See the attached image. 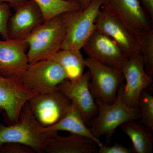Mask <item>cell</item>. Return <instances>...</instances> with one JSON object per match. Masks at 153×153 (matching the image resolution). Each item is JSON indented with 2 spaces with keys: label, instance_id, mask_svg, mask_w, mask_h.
Segmentation results:
<instances>
[{
  "label": "cell",
  "instance_id": "4316f807",
  "mask_svg": "<svg viewBox=\"0 0 153 153\" xmlns=\"http://www.w3.org/2000/svg\"><path fill=\"white\" fill-rule=\"evenodd\" d=\"M80 4L81 10L85 9L89 5L91 0H76Z\"/></svg>",
  "mask_w": 153,
  "mask_h": 153
},
{
  "label": "cell",
  "instance_id": "83f0119b",
  "mask_svg": "<svg viewBox=\"0 0 153 153\" xmlns=\"http://www.w3.org/2000/svg\"><path fill=\"white\" fill-rule=\"evenodd\" d=\"M27 0H12L11 6L12 7L15 8L20 4H22Z\"/></svg>",
  "mask_w": 153,
  "mask_h": 153
},
{
  "label": "cell",
  "instance_id": "4fadbf2b",
  "mask_svg": "<svg viewBox=\"0 0 153 153\" xmlns=\"http://www.w3.org/2000/svg\"><path fill=\"white\" fill-rule=\"evenodd\" d=\"M28 49L25 39L0 41V75L20 78L29 64Z\"/></svg>",
  "mask_w": 153,
  "mask_h": 153
},
{
  "label": "cell",
  "instance_id": "e0dca14e",
  "mask_svg": "<svg viewBox=\"0 0 153 153\" xmlns=\"http://www.w3.org/2000/svg\"><path fill=\"white\" fill-rule=\"evenodd\" d=\"M42 131L58 132V131L68 132L93 140L98 145L99 147L102 144L98 138L91 133L90 129L87 127L82 114L74 102H71L67 112L63 118L54 125L42 127Z\"/></svg>",
  "mask_w": 153,
  "mask_h": 153
},
{
  "label": "cell",
  "instance_id": "d4e9b609",
  "mask_svg": "<svg viewBox=\"0 0 153 153\" xmlns=\"http://www.w3.org/2000/svg\"><path fill=\"white\" fill-rule=\"evenodd\" d=\"M134 152L131 149L118 143L110 146H106L103 144L99 147L97 153H132Z\"/></svg>",
  "mask_w": 153,
  "mask_h": 153
},
{
  "label": "cell",
  "instance_id": "5bb4252c",
  "mask_svg": "<svg viewBox=\"0 0 153 153\" xmlns=\"http://www.w3.org/2000/svg\"><path fill=\"white\" fill-rule=\"evenodd\" d=\"M95 29L115 41L128 59L142 55L136 38L118 20L102 9L96 22Z\"/></svg>",
  "mask_w": 153,
  "mask_h": 153
},
{
  "label": "cell",
  "instance_id": "7a4b0ae2",
  "mask_svg": "<svg viewBox=\"0 0 153 153\" xmlns=\"http://www.w3.org/2000/svg\"><path fill=\"white\" fill-rule=\"evenodd\" d=\"M42 127L27 102L22 108L16 123L6 126L0 121V145L6 143H21L30 146L36 153H44L49 138L58 132H44Z\"/></svg>",
  "mask_w": 153,
  "mask_h": 153
},
{
  "label": "cell",
  "instance_id": "ac0fdd59",
  "mask_svg": "<svg viewBox=\"0 0 153 153\" xmlns=\"http://www.w3.org/2000/svg\"><path fill=\"white\" fill-rule=\"evenodd\" d=\"M120 126L131 141L134 152H152L153 130L150 128L139 120L128 121Z\"/></svg>",
  "mask_w": 153,
  "mask_h": 153
},
{
  "label": "cell",
  "instance_id": "ffe728a7",
  "mask_svg": "<svg viewBox=\"0 0 153 153\" xmlns=\"http://www.w3.org/2000/svg\"><path fill=\"white\" fill-rule=\"evenodd\" d=\"M41 11L44 22L68 13L81 10L77 1L65 0H33Z\"/></svg>",
  "mask_w": 153,
  "mask_h": 153
},
{
  "label": "cell",
  "instance_id": "44dd1931",
  "mask_svg": "<svg viewBox=\"0 0 153 153\" xmlns=\"http://www.w3.org/2000/svg\"><path fill=\"white\" fill-rule=\"evenodd\" d=\"M138 108L140 111L139 120L153 131V97L146 89L140 94Z\"/></svg>",
  "mask_w": 153,
  "mask_h": 153
},
{
  "label": "cell",
  "instance_id": "9a60e30c",
  "mask_svg": "<svg viewBox=\"0 0 153 153\" xmlns=\"http://www.w3.org/2000/svg\"><path fill=\"white\" fill-rule=\"evenodd\" d=\"M8 24L9 39H25L44 22L41 11L33 0H27L14 8Z\"/></svg>",
  "mask_w": 153,
  "mask_h": 153
},
{
  "label": "cell",
  "instance_id": "484cf974",
  "mask_svg": "<svg viewBox=\"0 0 153 153\" xmlns=\"http://www.w3.org/2000/svg\"><path fill=\"white\" fill-rule=\"evenodd\" d=\"M144 8L146 11L150 18L151 21L153 22V0H141Z\"/></svg>",
  "mask_w": 153,
  "mask_h": 153
},
{
  "label": "cell",
  "instance_id": "30bf717a",
  "mask_svg": "<svg viewBox=\"0 0 153 153\" xmlns=\"http://www.w3.org/2000/svg\"><path fill=\"white\" fill-rule=\"evenodd\" d=\"M102 0H91L83 10L76 11L61 49H82L95 30Z\"/></svg>",
  "mask_w": 153,
  "mask_h": 153
},
{
  "label": "cell",
  "instance_id": "ba28073f",
  "mask_svg": "<svg viewBox=\"0 0 153 153\" xmlns=\"http://www.w3.org/2000/svg\"><path fill=\"white\" fill-rule=\"evenodd\" d=\"M37 94L26 87L19 77L0 75V112L4 111L9 125L18 122L22 108Z\"/></svg>",
  "mask_w": 153,
  "mask_h": 153
},
{
  "label": "cell",
  "instance_id": "3957f363",
  "mask_svg": "<svg viewBox=\"0 0 153 153\" xmlns=\"http://www.w3.org/2000/svg\"><path fill=\"white\" fill-rule=\"evenodd\" d=\"M101 9L122 23L140 45L145 32L152 28V22L139 0H102Z\"/></svg>",
  "mask_w": 153,
  "mask_h": 153
},
{
  "label": "cell",
  "instance_id": "6da1fadb",
  "mask_svg": "<svg viewBox=\"0 0 153 153\" xmlns=\"http://www.w3.org/2000/svg\"><path fill=\"white\" fill-rule=\"evenodd\" d=\"M76 11L44 22L25 38L29 64L49 59L61 49Z\"/></svg>",
  "mask_w": 153,
  "mask_h": 153
},
{
  "label": "cell",
  "instance_id": "cb8c5ba5",
  "mask_svg": "<svg viewBox=\"0 0 153 153\" xmlns=\"http://www.w3.org/2000/svg\"><path fill=\"white\" fill-rule=\"evenodd\" d=\"M27 145L16 142L6 143L0 145V153H36Z\"/></svg>",
  "mask_w": 153,
  "mask_h": 153
},
{
  "label": "cell",
  "instance_id": "9c48e42d",
  "mask_svg": "<svg viewBox=\"0 0 153 153\" xmlns=\"http://www.w3.org/2000/svg\"><path fill=\"white\" fill-rule=\"evenodd\" d=\"M36 120L43 127L54 125L66 114L71 101L58 90L38 94L28 101Z\"/></svg>",
  "mask_w": 153,
  "mask_h": 153
},
{
  "label": "cell",
  "instance_id": "7402d4cb",
  "mask_svg": "<svg viewBox=\"0 0 153 153\" xmlns=\"http://www.w3.org/2000/svg\"><path fill=\"white\" fill-rule=\"evenodd\" d=\"M142 55L144 63L145 71L150 76H153V30H147L143 34L140 43Z\"/></svg>",
  "mask_w": 153,
  "mask_h": 153
},
{
  "label": "cell",
  "instance_id": "8fae6325",
  "mask_svg": "<svg viewBox=\"0 0 153 153\" xmlns=\"http://www.w3.org/2000/svg\"><path fill=\"white\" fill-rule=\"evenodd\" d=\"M89 70L77 80L66 79L58 85L57 90L64 94L79 108L86 125L91 123L98 112V106L91 93Z\"/></svg>",
  "mask_w": 153,
  "mask_h": 153
},
{
  "label": "cell",
  "instance_id": "52a82bcc",
  "mask_svg": "<svg viewBox=\"0 0 153 153\" xmlns=\"http://www.w3.org/2000/svg\"><path fill=\"white\" fill-rule=\"evenodd\" d=\"M122 71L126 83L120 85L117 94L127 106L138 108L140 94L153 83L152 76L145 71L142 55L128 58Z\"/></svg>",
  "mask_w": 153,
  "mask_h": 153
},
{
  "label": "cell",
  "instance_id": "7c38bea8",
  "mask_svg": "<svg viewBox=\"0 0 153 153\" xmlns=\"http://www.w3.org/2000/svg\"><path fill=\"white\" fill-rule=\"evenodd\" d=\"M82 49L88 57L120 71L128 60L115 41L96 29Z\"/></svg>",
  "mask_w": 153,
  "mask_h": 153
},
{
  "label": "cell",
  "instance_id": "d6986e66",
  "mask_svg": "<svg viewBox=\"0 0 153 153\" xmlns=\"http://www.w3.org/2000/svg\"><path fill=\"white\" fill-rule=\"evenodd\" d=\"M48 59L62 66L67 74V79L70 81L77 80L83 74L85 58L79 49H61Z\"/></svg>",
  "mask_w": 153,
  "mask_h": 153
},
{
  "label": "cell",
  "instance_id": "603a6c76",
  "mask_svg": "<svg viewBox=\"0 0 153 153\" xmlns=\"http://www.w3.org/2000/svg\"><path fill=\"white\" fill-rule=\"evenodd\" d=\"M11 5L8 3H0V35L4 40L9 39L8 24L12 16Z\"/></svg>",
  "mask_w": 153,
  "mask_h": 153
},
{
  "label": "cell",
  "instance_id": "2e32d148",
  "mask_svg": "<svg viewBox=\"0 0 153 153\" xmlns=\"http://www.w3.org/2000/svg\"><path fill=\"white\" fill-rule=\"evenodd\" d=\"M98 148L95 142L86 137L73 134L67 136H61L57 133L49 138L44 152L97 153Z\"/></svg>",
  "mask_w": 153,
  "mask_h": 153
},
{
  "label": "cell",
  "instance_id": "4dcf8cb0",
  "mask_svg": "<svg viewBox=\"0 0 153 153\" xmlns=\"http://www.w3.org/2000/svg\"><path fill=\"white\" fill-rule=\"evenodd\" d=\"M1 35H0V38H1Z\"/></svg>",
  "mask_w": 153,
  "mask_h": 153
},
{
  "label": "cell",
  "instance_id": "f546056e",
  "mask_svg": "<svg viewBox=\"0 0 153 153\" xmlns=\"http://www.w3.org/2000/svg\"><path fill=\"white\" fill-rule=\"evenodd\" d=\"M65 1H76V0H65Z\"/></svg>",
  "mask_w": 153,
  "mask_h": 153
},
{
  "label": "cell",
  "instance_id": "5b68a950",
  "mask_svg": "<svg viewBox=\"0 0 153 153\" xmlns=\"http://www.w3.org/2000/svg\"><path fill=\"white\" fill-rule=\"evenodd\" d=\"M85 64L91 76L89 89L94 98L112 104L124 80L122 71L89 57L85 58Z\"/></svg>",
  "mask_w": 153,
  "mask_h": 153
},
{
  "label": "cell",
  "instance_id": "8992f818",
  "mask_svg": "<svg viewBox=\"0 0 153 153\" xmlns=\"http://www.w3.org/2000/svg\"><path fill=\"white\" fill-rule=\"evenodd\" d=\"M19 78L26 87L43 94L57 90L58 85L67 79V76L58 63L47 59L29 64Z\"/></svg>",
  "mask_w": 153,
  "mask_h": 153
},
{
  "label": "cell",
  "instance_id": "277c9868",
  "mask_svg": "<svg viewBox=\"0 0 153 153\" xmlns=\"http://www.w3.org/2000/svg\"><path fill=\"white\" fill-rule=\"evenodd\" d=\"M98 106V115L91 121L90 130L96 137L105 136L110 138L116 129L126 122L140 120L138 108L127 106L117 96L115 101L108 104L99 100H95Z\"/></svg>",
  "mask_w": 153,
  "mask_h": 153
},
{
  "label": "cell",
  "instance_id": "f1b7e54d",
  "mask_svg": "<svg viewBox=\"0 0 153 153\" xmlns=\"http://www.w3.org/2000/svg\"><path fill=\"white\" fill-rule=\"evenodd\" d=\"M3 2L9 3L11 5L12 4V0H0V3Z\"/></svg>",
  "mask_w": 153,
  "mask_h": 153
}]
</instances>
